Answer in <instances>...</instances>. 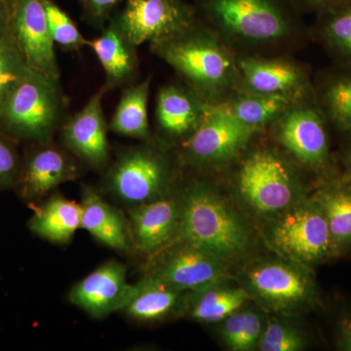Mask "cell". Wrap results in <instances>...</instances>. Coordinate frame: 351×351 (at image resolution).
<instances>
[{
	"label": "cell",
	"mask_w": 351,
	"mask_h": 351,
	"mask_svg": "<svg viewBox=\"0 0 351 351\" xmlns=\"http://www.w3.org/2000/svg\"><path fill=\"white\" fill-rule=\"evenodd\" d=\"M198 19L237 56H282L311 38L293 0H195Z\"/></svg>",
	"instance_id": "obj_1"
},
{
	"label": "cell",
	"mask_w": 351,
	"mask_h": 351,
	"mask_svg": "<svg viewBox=\"0 0 351 351\" xmlns=\"http://www.w3.org/2000/svg\"><path fill=\"white\" fill-rule=\"evenodd\" d=\"M203 101L217 105L239 89V56L200 20L186 31L149 44Z\"/></svg>",
	"instance_id": "obj_2"
},
{
	"label": "cell",
	"mask_w": 351,
	"mask_h": 351,
	"mask_svg": "<svg viewBox=\"0 0 351 351\" xmlns=\"http://www.w3.org/2000/svg\"><path fill=\"white\" fill-rule=\"evenodd\" d=\"M66 106L59 80L27 68L0 108V132L18 143L51 142Z\"/></svg>",
	"instance_id": "obj_3"
},
{
	"label": "cell",
	"mask_w": 351,
	"mask_h": 351,
	"mask_svg": "<svg viewBox=\"0 0 351 351\" xmlns=\"http://www.w3.org/2000/svg\"><path fill=\"white\" fill-rule=\"evenodd\" d=\"M177 243H186L221 260L239 255L248 246L246 228L216 193L197 182L186 191L181 206Z\"/></svg>",
	"instance_id": "obj_4"
},
{
	"label": "cell",
	"mask_w": 351,
	"mask_h": 351,
	"mask_svg": "<svg viewBox=\"0 0 351 351\" xmlns=\"http://www.w3.org/2000/svg\"><path fill=\"white\" fill-rule=\"evenodd\" d=\"M151 143L120 152L106 177L110 191L134 206L163 197L172 176L167 156Z\"/></svg>",
	"instance_id": "obj_5"
},
{
	"label": "cell",
	"mask_w": 351,
	"mask_h": 351,
	"mask_svg": "<svg viewBox=\"0 0 351 351\" xmlns=\"http://www.w3.org/2000/svg\"><path fill=\"white\" fill-rule=\"evenodd\" d=\"M237 186L245 200L262 213L283 211L292 204L295 175L290 163L267 147L253 149L237 172Z\"/></svg>",
	"instance_id": "obj_6"
},
{
	"label": "cell",
	"mask_w": 351,
	"mask_h": 351,
	"mask_svg": "<svg viewBox=\"0 0 351 351\" xmlns=\"http://www.w3.org/2000/svg\"><path fill=\"white\" fill-rule=\"evenodd\" d=\"M271 240L281 253L304 265L338 254L326 218L314 200L286 211L272 228Z\"/></svg>",
	"instance_id": "obj_7"
},
{
	"label": "cell",
	"mask_w": 351,
	"mask_h": 351,
	"mask_svg": "<svg viewBox=\"0 0 351 351\" xmlns=\"http://www.w3.org/2000/svg\"><path fill=\"white\" fill-rule=\"evenodd\" d=\"M261 131L208 104L202 123L182 143L184 158L200 167L223 165L239 157Z\"/></svg>",
	"instance_id": "obj_8"
},
{
	"label": "cell",
	"mask_w": 351,
	"mask_h": 351,
	"mask_svg": "<svg viewBox=\"0 0 351 351\" xmlns=\"http://www.w3.org/2000/svg\"><path fill=\"white\" fill-rule=\"evenodd\" d=\"M114 16L137 47L178 36L199 20L195 5L186 0H125L123 10Z\"/></svg>",
	"instance_id": "obj_9"
},
{
	"label": "cell",
	"mask_w": 351,
	"mask_h": 351,
	"mask_svg": "<svg viewBox=\"0 0 351 351\" xmlns=\"http://www.w3.org/2000/svg\"><path fill=\"white\" fill-rule=\"evenodd\" d=\"M327 126L315 97L295 101L271 125L286 152L311 170H322L329 160Z\"/></svg>",
	"instance_id": "obj_10"
},
{
	"label": "cell",
	"mask_w": 351,
	"mask_h": 351,
	"mask_svg": "<svg viewBox=\"0 0 351 351\" xmlns=\"http://www.w3.org/2000/svg\"><path fill=\"white\" fill-rule=\"evenodd\" d=\"M242 91L278 95L295 100L313 98V82L304 64L282 56H239Z\"/></svg>",
	"instance_id": "obj_11"
},
{
	"label": "cell",
	"mask_w": 351,
	"mask_h": 351,
	"mask_svg": "<svg viewBox=\"0 0 351 351\" xmlns=\"http://www.w3.org/2000/svg\"><path fill=\"white\" fill-rule=\"evenodd\" d=\"M10 29L27 66L60 82L44 0H13Z\"/></svg>",
	"instance_id": "obj_12"
},
{
	"label": "cell",
	"mask_w": 351,
	"mask_h": 351,
	"mask_svg": "<svg viewBox=\"0 0 351 351\" xmlns=\"http://www.w3.org/2000/svg\"><path fill=\"white\" fill-rule=\"evenodd\" d=\"M106 93L101 86L82 110L64 120L61 126L64 145L94 169L106 167L110 160L108 125L103 108Z\"/></svg>",
	"instance_id": "obj_13"
},
{
	"label": "cell",
	"mask_w": 351,
	"mask_h": 351,
	"mask_svg": "<svg viewBox=\"0 0 351 351\" xmlns=\"http://www.w3.org/2000/svg\"><path fill=\"white\" fill-rule=\"evenodd\" d=\"M50 143L32 144L31 149L23 157L15 186L23 200L38 199L60 184L80 177V167L75 159Z\"/></svg>",
	"instance_id": "obj_14"
},
{
	"label": "cell",
	"mask_w": 351,
	"mask_h": 351,
	"mask_svg": "<svg viewBox=\"0 0 351 351\" xmlns=\"http://www.w3.org/2000/svg\"><path fill=\"white\" fill-rule=\"evenodd\" d=\"M149 276L161 279L179 290H204L212 287L223 276L221 258L186 243H178L159 258Z\"/></svg>",
	"instance_id": "obj_15"
},
{
	"label": "cell",
	"mask_w": 351,
	"mask_h": 351,
	"mask_svg": "<svg viewBox=\"0 0 351 351\" xmlns=\"http://www.w3.org/2000/svg\"><path fill=\"white\" fill-rule=\"evenodd\" d=\"M126 269L117 261H108L75 284L69 301L93 317L101 318L121 311L129 295Z\"/></svg>",
	"instance_id": "obj_16"
},
{
	"label": "cell",
	"mask_w": 351,
	"mask_h": 351,
	"mask_svg": "<svg viewBox=\"0 0 351 351\" xmlns=\"http://www.w3.org/2000/svg\"><path fill=\"white\" fill-rule=\"evenodd\" d=\"M251 288L274 308L293 309L313 302L315 291L311 277L282 263L258 265L249 276Z\"/></svg>",
	"instance_id": "obj_17"
},
{
	"label": "cell",
	"mask_w": 351,
	"mask_h": 351,
	"mask_svg": "<svg viewBox=\"0 0 351 351\" xmlns=\"http://www.w3.org/2000/svg\"><path fill=\"white\" fill-rule=\"evenodd\" d=\"M207 110L206 101L184 83L165 85L157 94V127L166 137L184 142L202 123Z\"/></svg>",
	"instance_id": "obj_18"
},
{
	"label": "cell",
	"mask_w": 351,
	"mask_h": 351,
	"mask_svg": "<svg viewBox=\"0 0 351 351\" xmlns=\"http://www.w3.org/2000/svg\"><path fill=\"white\" fill-rule=\"evenodd\" d=\"M106 75V91L136 82L138 75L137 46L129 40L113 15L98 38L88 41Z\"/></svg>",
	"instance_id": "obj_19"
},
{
	"label": "cell",
	"mask_w": 351,
	"mask_h": 351,
	"mask_svg": "<svg viewBox=\"0 0 351 351\" xmlns=\"http://www.w3.org/2000/svg\"><path fill=\"white\" fill-rule=\"evenodd\" d=\"M181 208L169 198L137 205L130 211V237L136 249L156 255L169 243L179 226Z\"/></svg>",
	"instance_id": "obj_20"
},
{
	"label": "cell",
	"mask_w": 351,
	"mask_h": 351,
	"mask_svg": "<svg viewBox=\"0 0 351 351\" xmlns=\"http://www.w3.org/2000/svg\"><path fill=\"white\" fill-rule=\"evenodd\" d=\"M80 207L82 228L110 248L128 250L131 237L125 219L95 189H84Z\"/></svg>",
	"instance_id": "obj_21"
},
{
	"label": "cell",
	"mask_w": 351,
	"mask_h": 351,
	"mask_svg": "<svg viewBox=\"0 0 351 351\" xmlns=\"http://www.w3.org/2000/svg\"><path fill=\"white\" fill-rule=\"evenodd\" d=\"M314 97L328 124L351 136V68H336L321 73L313 82Z\"/></svg>",
	"instance_id": "obj_22"
},
{
	"label": "cell",
	"mask_w": 351,
	"mask_h": 351,
	"mask_svg": "<svg viewBox=\"0 0 351 351\" xmlns=\"http://www.w3.org/2000/svg\"><path fill=\"white\" fill-rule=\"evenodd\" d=\"M184 291L147 274L132 286L121 311L138 321H156L169 315L184 302Z\"/></svg>",
	"instance_id": "obj_23"
},
{
	"label": "cell",
	"mask_w": 351,
	"mask_h": 351,
	"mask_svg": "<svg viewBox=\"0 0 351 351\" xmlns=\"http://www.w3.org/2000/svg\"><path fill=\"white\" fill-rule=\"evenodd\" d=\"M298 101L302 100L237 90L216 106L245 125L263 130L271 126Z\"/></svg>",
	"instance_id": "obj_24"
},
{
	"label": "cell",
	"mask_w": 351,
	"mask_h": 351,
	"mask_svg": "<svg viewBox=\"0 0 351 351\" xmlns=\"http://www.w3.org/2000/svg\"><path fill=\"white\" fill-rule=\"evenodd\" d=\"M29 228L53 243H69L76 230L82 228V207L64 196H52L32 215Z\"/></svg>",
	"instance_id": "obj_25"
},
{
	"label": "cell",
	"mask_w": 351,
	"mask_h": 351,
	"mask_svg": "<svg viewBox=\"0 0 351 351\" xmlns=\"http://www.w3.org/2000/svg\"><path fill=\"white\" fill-rule=\"evenodd\" d=\"M151 84L152 75H149L144 82L122 88L119 105L110 120V130L124 137L151 142L147 114Z\"/></svg>",
	"instance_id": "obj_26"
},
{
	"label": "cell",
	"mask_w": 351,
	"mask_h": 351,
	"mask_svg": "<svg viewBox=\"0 0 351 351\" xmlns=\"http://www.w3.org/2000/svg\"><path fill=\"white\" fill-rule=\"evenodd\" d=\"M309 34L329 53L336 64L351 68V5L316 14Z\"/></svg>",
	"instance_id": "obj_27"
},
{
	"label": "cell",
	"mask_w": 351,
	"mask_h": 351,
	"mask_svg": "<svg viewBox=\"0 0 351 351\" xmlns=\"http://www.w3.org/2000/svg\"><path fill=\"white\" fill-rule=\"evenodd\" d=\"M326 218L337 252L351 246V189L328 186L313 199Z\"/></svg>",
	"instance_id": "obj_28"
},
{
	"label": "cell",
	"mask_w": 351,
	"mask_h": 351,
	"mask_svg": "<svg viewBox=\"0 0 351 351\" xmlns=\"http://www.w3.org/2000/svg\"><path fill=\"white\" fill-rule=\"evenodd\" d=\"M191 299L189 313L201 322H217L226 319L246 302L249 295L243 289H214L196 291Z\"/></svg>",
	"instance_id": "obj_29"
},
{
	"label": "cell",
	"mask_w": 351,
	"mask_h": 351,
	"mask_svg": "<svg viewBox=\"0 0 351 351\" xmlns=\"http://www.w3.org/2000/svg\"><path fill=\"white\" fill-rule=\"evenodd\" d=\"M48 27L55 43L64 49L80 51L88 46V39L82 36L75 22L53 0H44Z\"/></svg>",
	"instance_id": "obj_30"
},
{
	"label": "cell",
	"mask_w": 351,
	"mask_h": 351,
	"mask_svg": "<svg viewBox=\"0 0 351 351\" xmlns=\"http://www.w3.org/2000/svg\"><path fill=\"white\" fill-rule=\"evenodd\" d=\"M27 68L10 29L0 41V108Z\"/></svg>",
	"instance_id": "obj_31"
},
{
	"label": "cell",
	"mask_w": 351,
	"mask_h": 351,
	"mask_svg": "<svg viewBox=\"0 0 351 351\" xmlns=\"http://www.w3.org/2000/svg\"><path fill=\"white\" fill-rule=\"evenodd\" d=\"M258 346L263 351H299L304 350L306 341L295 328L270 321L262 332Z\"/></svg>",
	"instance_id": "obj_32"
},
{
	"label": "cell",
	"mask_w": 351,
	"mask_h": 351,
	"mask_svg": "<svg viewBox=\"0 0 351 351\" xmlns=\"http://www.w3.org/2000/svg\"><path fill=\"white\" fill-rule=\"evenodd\" d=\"M17 144L0 132V191L15 189L17 184L23 163Z\"/></svg>",
	"instance_id": "obj_33"
},
{
	"label": "cell",
	"mask_w": 351,
	"mask_h": 351,
	"mask_svg": "<svg viewBox=\"0 0 351 351\" xmlns=\"http://www.w3.org/2000/svg\"><path fill=\"white\" fill-rule=\"evenodd\" d=\"M125 0H80L82 18L94 29H103Z\"/></svg>",
	"instance_id": "obj_34"
},
{
	"label": "cell",
	"mask_w": 351,
	"mask_h": 351,
	"mask_svg": "<svg viewBox=\"0 0 351 351\" xmlns=\"http://www.w3.org/2000/svg\"><path fill=\"white\" fill-rule=\"evenodd\" d=\"M262 332V321L258 314L253 311H245L239 351L253 350L258 345Z\"/></svg>",
	"instance_id": "obj_35"
},
{
	"label": "cell",
	"mask_w": 351,
	"mask_h": 351,
	"mask_svg": "<svg viewBox=\"0 0 351 351\" xmlns=\"http://www.w3.org/2000/svg\"><path fill=\"white\" fill-rule=\"evenodd\" d=\"M245 311L243 313H233L226 318L221 329V336L226 346L230 350L239 351L240 338H241L242 328H243Z\"/></svg>",
	"instance_id": "obj_36"
},
{
	"label": "cell",
	"mask_w": 351,
	"mask_h": 351,
	"mask_svg": "<svg viewBox=\"0 0 351 351\" xmlns=\"http://www.w3.org/2000/svg\"><path fill=\"white\" fill-rule=\"evenodd\" d=\"M302 14L320 13L336 7L351 5V0H293Z\"/></svg>",
	"instance_id": "obj_37"
},
{
	"label": "cell",
	"mask_w": 351,
	"mask_h": 351,
	"mask_svg": "<svg viewBox=\"0 0 351 351\" xmlns=\"http://www.w3.org/2000/svg\"><path fill=\"white\" fill-rule=\"evenodd\" d=\"M337 348L339 350L351 351V317L346 316L339 322L337 332Z\"/></svg>",
	"instance_id": "obj_38"
},
{
	"label": "cell",
	"mask_w": 351,
	"mask_h": 351,
	"mask_svg": "<svg viewBox=\"0 0 351 351\" xmlns=\"http://www.w3.org/2000/svg\"><path fill=\"white\" fill-rule=\"evenodd\" d=\"M11 2L0 0V41L10 32Z\"/></svg>",
	"instance_id": "obj_39"
},
{
	"label": "cell",
	"mask_w": 351,
	"mask_h": 351,
	"mask_svg": "<svg viewBox=\"0 0 351 351\" xmlns=\"http://www.w3.org/2000/svg\"><path fill=\"white\" fill-rule=\"evenodd\" d=\"M346 168H348V173H350L351 178V149L348 152V156H346Z\"/></svg>",
	"instance_id": "obj_40"
},
{
	"label": "cell",
	"mask_w": 351,
	"mask_h": 351,
	"mask_svg": "<svg viewBox=\"0 0 351 351\" xmlns=\"http://www.w3.org/2000/svg\"><path fill=\"white\" fill-rule=\"evenodd\" d=\"M6 1L11 2V3H12L13 0H6Z\"/></svg>",
	"instance_id": "obj_41"
}]
</instances>
